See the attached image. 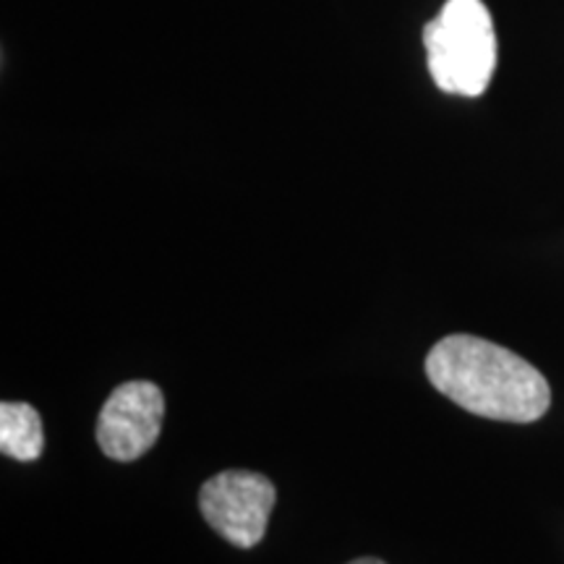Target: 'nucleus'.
I'll return each mask as SVG.
<instances>
[{
    "mask_svg": "<svg viewBox=\"0 0 564 564\" xmlns=\"http://www.w3.org/2000/svg\"><path fill=\"white\" fill-rule=\"evenodd\" d=\"M426 377L444 398L494 421H539L552 403L544 373L502 345L449 335L426 356Z\"/></svg>",
    "mask_w": 564,
    "mask_h": 564,
    "instance_id": "f257e3e1",
    "label": "nucleus"
},
{
    "mask_svg": "<svg viewBox=\"0 0 564 564\" xmlns=\"http://www.w3.org/2000/svg\"><path fill=\"white\" fill-rule=\"evenodd\" d=\"M423 45L436 87L447 95H484L497 68V32L481 0H447L423 26Z\"/></svg>",
    "mask_w": 564,
    "mask_h": 564,
    "instance_id": "f03ea898",
    "label": "nucleus"
},
{
    "mask_svg": "<svg viewBox=\"0 0 564 564\" xmlns=\"http://www.w3.org/2000/svg\"><path fill=\"white\" fill-rule=\"evenodd\" d=\"M278 499L274 484L253 470H223L199 491V510L212 531L238 549H251L264 539Z\"/></svg>",
    "mask_w": 564,
    "mask_h": 564,
    "instance_id": "7ed1b4c3",
    "label": "nucleus"
},
{
    "mask_svg": "<svg viewBox=\"0 0 564 564\" xmlns=\"http://www.w3.org/2000/svg\"><path fill=\"white\" fill-rule=\"evenodd\" d=\"M165 398L158 384L133 379L116 387L97 419V444L110 460L131 463L150 453L162 432Z\"/></svg>",
    "mask_w": 564,
    "mask_h": 564,
    "instance_id": "20e7f679",
    "label": "nucleus"
},
{
    "mask_svg": "<svg viewBox=\"0 0 564 564\" xmlns=\"http://www.w3.org/2000/svg\"><path fill=\"white\" fill-rule=\"evenodd\" d=\"M0 449H3V455L19 463H32L42 455V449H45V432H42L40 413L32 405H0Z\"/></svg>",
    "mask_w": 564,
    "mask_h": 564,
    "instance_id": "39448f33",
    "label": "nucleus"
},
{
    "mask_svg": "<svg viewBox=\"0 0 564 564\" xmlns=\"http://www.w3.org/2000/svg\"><path fill=\"white\" fill-rule=\"evenodd\" d=\"M348 564H384V562L373 560V556H364V560H356V562H348Z\"/></svg>",
    "mask_w": 564,
    "mask_h": 564,
    "instance_id": "423d86ee",
    "label": "nucleus"
}]
</instances>
